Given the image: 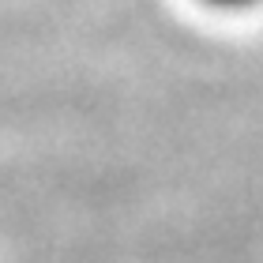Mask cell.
<instances>
[{"label": "cell", "mask_w": 263, "mask_h": 263, "mask_svg": "<svg viewBox=\"0 0 263 263\" xmlns=\"http://www.w3.org/2000/svg\"><path fill=\"white\" fill-rule=\"evenodd\" d=\"M207 11H218V15H245V11L263 8V0H196Z\"/></svg>", "instance_id": "1"}]
</instances>
